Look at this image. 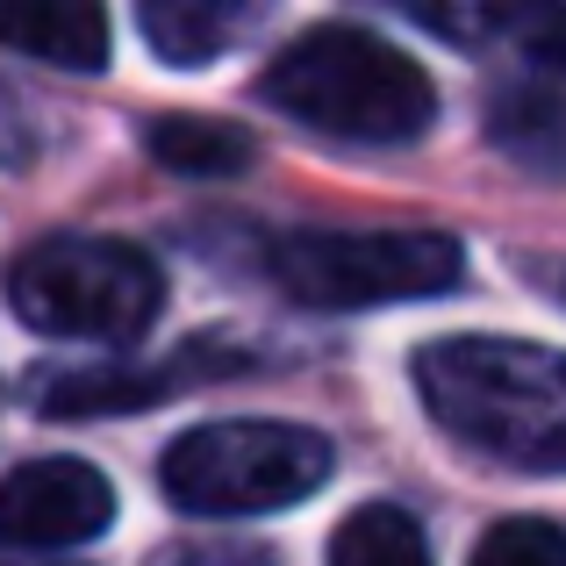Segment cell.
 I'll return each mask as SVG.
<instances>
[{"instance_id":"1","label":"cell","mask_w":566,"mask_h":566,"mask_svg":"<svg viewBox=\"0 0 566 566\" xmlns=\"http://www.w3.org/2000/svg\"><path fill=\"white\" fill-rule=\"evenodd\" d=\"M423 409L459 444L524 473L566 467V366L524 337H444L416 352Z\"/></svg>"},{"instance_id":"2","label":"cell","mask_w":566,"mask_h":566,"mask_svg":"<svg viewBox=\"0 0 566 566\" xmlns=\"http://www.w3.org/2000/svg\"><path fill=\"white\" fill-rule=\"evenodd\" d=\"M265 101L345 144H409L438 123V86L374 29H308L265 72Z\"/></svg>"},{"instance_id":"3","label":"cell","mask_w":566,"mask_h":566,"mask_svg":"<svg viewBox=\"0 0 566 566\" xmlns=\"http://www.w3.org/2000/svg\"><path fill=\"white\" fill-rule=\"evenodd\" d=\"M8 302L29 331L43 337H94V345H129L151 331L166 280L123 237H43L14 259Z\"/></svg>"},{"instance_id":"4","label":"cell","mask_w":566,"mask_h":566,"mask_svg":"<svg viewBox=\"0 0 566 566\" xmlns=\"http://www.w3.org/2000/svg\"><path fill=\"white\" fill-rule=\"evenodd\" d=\"M331 481V444L302 423H265V416H237V423H201L158 467L180 510L193 516H265L294 510Z\"/></svg>"},{"instance_id":"5","label":"cell","mask_w":566,"mask_h":566,"mask_svg":"<svg viewBox=\"0 0 566 566\" xmlns=\"http://www.w3.org/2000/svg\"><path fill=\"white\" fill-rule=\"evenodd\" d=\"M273 280L302 308H387L452 294L467 251L444 230H294L273 244Z\"/></svg>"},{"instance_id":"6","label":"cell","mask_w":566,"mask_h":566,"mask_svg":"<svg viewBox=\"0 0 566 566\" xmlns=\"http://www.w3.org/2000/svg\"><path fill=\"white\" fill-rule=\"evenodd\" d=\"M115 524V488L86 459H29L0 481V553H72Z\"/></svg>"},{"instance_id":"7","label":"cell","mask_w":566,"mask_h":566,"mask_svg":"<svg viewBox=\"0 0 566 566\" xmlns=\"http://www.w3.org/2000/svg\"><path fill=\"white\" fill-rule=\"evenodd\" d=\"M0 43L57 72L108 65V8L101 0H0Z\"/></svg>"},{"instance_id":"8","label":"cell","mask_w":566,"mask_h":566,"mask_svg":"<svg viewBox=\"0 0 566 566\" xmlns=\"http://www.w3.org/2000/svg\"><path fill=\"white\" fill-rule=\"evenodd\" d=\"M259 0H137V22L166 65H208L251 29Z\"/></svg>"},{"instance_id":"9","label":"cell","mask_w":566,"mask_h":566,"mask_svg":"<svg viewBox=\"0 0 566 566\" xmlns=\"http://www.w3.org/2000/svg\"><path fill=\"white\" fill-rule=\"evenodd\" d=\"M409 14L452 43L538 36V51H553V29H559V0H409Z\"/></svg>"},{"instance_id":"10","label":"cell","mask_w":566,"mask_h":566,"mask_svg":"<svg viewBox=\"0 0 566 566\" xmlns=\"http://www.w3.org/2000/svg\"><path fill=\"white\" fill-rule=\"evenodd\" d=\"M144 151L166 172H187V180H222V172L251 166V137L237 123H216V115H166V123L144 129Z\"/></svg>"},{"instance_id":"11","label":"cell","mask_w":566,"mask_h":566,"mask_svg":"<svg viewBox=\"0 0 566 566\" xmlns=\"http://www.w3.org/2000/svg\"><path fill=\"white\" fill-rule=\"evenodd\" d=\"M331 566H430V545H423V531H416L409 510L366 502V510H352L345 524H337Z\"/></svg>"},{"instance_id":"12","label":"cell","mask_w":566,"mask_h":566,"mask_svg":"<svg viewBox=\"0 0 566 566\" xmlns=\"http://www.w3.org/2000/svg\"><path fill=\"white\" fill-rule=\"evenodd\" d=\"M180 395L172 374H65L43 395V416H108V409H151V401Z\"/></svg>"},{"instance_id":"13","label":"cell","mask_w":566,"mask_h":566,"mask_svg":"<svg viewBox=\"0 0 566 566\" xmlns=\"http://www.w3.org/2000/svg\"><path fill=\"white\" fill-rule=\"evenodd\" d=\"M510 108H495V137L502 144H524L531 151V166H553V151H559V86H553V57H538V80L531 86H516V94H502Z\"/></svg>"},{"instance_id":"14","label":"cell","mask_w":566,"mask_h":566,"mask_svg":"<svg viewBox=\"0 0 566 566\" xmlns=\"http://www.w3.org/2000/svg\"><path fill=\"white\" fill-rule=\"evenodd\" d=\"M473 566H566V538L545 516H510L473 545Z\"/></svg>"},{"instance_id":"15","label":"cell","mask_w":566,"mask_h":566,"mask_svg":"<svg viewBox=\"0 0 566 566\" xmlns=\"http://www.w3.org/2000/svg\"><path fill=\"white\" fill-rule=\"evenodd\" d=\"M151 566H280L265 545H166Z\"/></svg>"},{"instance_id":"16","label":"cell","mask_w":566,"mask_h":566,"mask_svg":"<svg viewBox=\"0 0 566 566\" xmlns=\"http://www.w3.org/2000/svg\"><path fill=\"white\" fill-rule=\"evenodd\" d=\"M51 566H57V559H51Z\"/></svg>"}]
</instances>
